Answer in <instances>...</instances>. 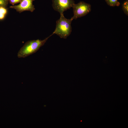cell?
<instances>
[{
  "mask_svg": "<svg viewBox=\"0 0 128 128\" xmlns=\"http://www.w3.org/2000/svg\"><path fill=\"white\" fill-rule=\"evenodd\" d=\"M105 1L107 5L111 6H118L120 5V3L118 0H105Z\"/></svg>",
  "mask_w": 128,
  "mask_h": 128,
  "instance_id": "cell-6",
  "label": "cell"
},
{
  "mask_svg": "<svg viewBox=\"0 0 128 128\" xmlns=\"http://www.w3.org/2000/svg\"><path fill=\"white\" fill-rule=\"evenodd\" d=\"M72 7L73 16L71 18L73 20L85 16L91 10V5L83 1H80L77 4L74 3Z\"/></svg>",
  "mask_w": 128,
  "mask_h": 128,
  "instance_id": "cell-3",
  "label": "cell"
},
{
  "mask_svg": "<svg viewBox=\"0 0 128 128\" xmlns=\"http://www.w3.org/2000/svg\"><path fill=\"white\" fill-rule=\"evenodd\" d=\"M22 0H8L10 4L14 5L15 4L20 3Z\"/></svg>",
  "mask_w": 128,
  "mask_h": 128,
  "instance_id": "cell-10",
  "label": "cell"
},
{
  "mask_svg": "<svg viewBox=\"0 0 128 128\" xmlns=\"http://www.w3.org/2000/svg\"><path fill=\"white\" fill-rule=\"evenodd\" d=\"M7 11L5 8L0 7V20L4 19L7 13Z\"/></svg>",
  "mask_w": 128,
  "mask_h": 128,
  "instance_id": "cell-8",
  "label": "cell"
},
{
  "mask_svg": "<svg viewBox=\"0 0 128 128\" xmlns=\"http://www.w3.org/2000/svg\"><path fill=\"white\" fill-rule=\"evenodd\" d=\"M72 20L71 18H66L64 14L60 15L59 18L56 21L55 30L51 35L56 34L61 38L66 39L72 32L71 24Z\"/></svg>",
  "mask_w": 128,
  "mask_h": 128,
  "instance_id": "cell-2",
  "label": "cell"
},
{
  "mask_svg": "<svg viewBox=\"0 0 128 128\" xmlns=\"http://www.w3.org/2000/svg\"><path fill=\"white\" fill-rule=\"evenodd\" d=\"M51 35L43 40L39 39L29 41L26 42L18 51V58H25L37 52L46 42Z\"/></svg>",
  "mask_w": 128,
  "mask_h": 128,
  "instance_id": "cell-1",
  "label": "cell"
},
{
  "mask_svg": "<svg viewBox=\"0 0 128 128\" xmlns=\"http://www.w3.org/2000/svg\"><path fill=\"white\" fill-rule=\"evenodd\" d=\"M8 0H0V7L5 8L9 2Z\"/></svg>",
  "mask_w": 128,
  "mask_h": 128,
  "instance_id": "cell-9",
  "label": "cell"
},
{
  "mask_svg": "<svg viewBox=\"0 0 128 128\" xmlns=\"http://www.w3.org/2000/svg\"><path fill=\"white\" fill-rule=\"evenodd\" d=\"M34 0H22L18 5L11 6L10 8L15 9L20 13L26 11L32 12L35 9L33 4V2Z\"/></svg>",
  "mask_w": 128,
  "mask_h": 128,
  "instance_id": "cell-5",
  "label": "cell"
},
{
  "mask_svg": "<svg viewBox=\"0 0 128 128\" xmlns=\"http://www.w3.org/2000/svg\"><path fill=\"white\" fill-rule=\"evenodd\" d=\"M122 8L124 13L128 16V0H126L124 2L122 5Z\"/></svg>",
  "mask_w": 128,
  "mask_h": 128,
  "instance_id": "cell-7",
  "label": "cell"
},
{
  "mask_svg": "<svg viewBox=\"0 0 128 128\" xmlns=\"http://www.w3.org/2000/svg\"><path fill=\"white\" fill-rule=\"evenodd\" d=\"M52 7L54 9L60 14L72 7L75 3L73 0H52Z\"/></svg>",
  "mask_w": 128,
  "mask_h": 128,
  "instance_id": "cell-4",
  "label": "cell"
}]
</instances>
